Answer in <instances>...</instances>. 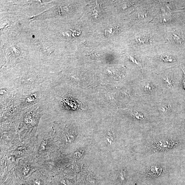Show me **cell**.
Here are the masks:
<instances>
[{"label":"cell","instance_id":"8","mask_svg":"<svg viewBox=\"0 0 185 185\" xmlns=\"http://www.w3.org/2000/svg\"><path fill=\"white\" fill-rule=\"evenodd\" d=\"M145 90L146 91L151 92L152 90H153V88L151 87L150 84H148L145 86Z\"/></svg>","mask_w":185,"mask_h":185},{"label":"cell","instance_id":"2","mask_svg":"<svg viewBox=\"0 0 185 185\" xmlns=\"http://www.w3.org/2000/svg\"><path fill=\"white\" fill-rule=\"evenodd\" d=\"M151 171L153 173L156 175L161 173L162 169L161 167H159V166H155L151 168Z\"/></svg>","mask_w":185,"mask_h":185},{"label":"cell","instance_id":"1","mask_svg":"<svg viewBox=\"0 0 185 185\" xmlns=\"http://www.w3.org/2000/svg\"><path fill=\"white\" fill-rule=\"evenodd\" d=\"M162 60L165 62H173L176 61L175 58L166 55H162L161 56Z\"/></svg>","mask_w":185,"mask_h":185},{"label":"cell","instance_id":"7","mask_svg":"<svg viewBox=\"0 0 185 185\" xmlns=\"http://www.w3.org/2000/svg\"><path fill=\"white\" fill-rule=\"evenodd\" d=\"M48 141L47 140H44L41 144L40 149L41 150L45 149L48 144Z\"/></svg>","mask_w":185,"mask_h":185},{"label":"cell","instance_id":"10","mask_svg":"<svg viewBox=\"0 0 185 185\" xmlns=\"http://www.w3.org/2000/svg\"><path fill=\"white\" fill-rule=\"evenodd\" d=\"M34 182H35V184L37 185H41V181L38 179H36L35 180Z\"/></svg>","mask_w":185,"mask_h":185},{"label":"cell","instance_id":"9","mask_svg":"<svg viewBox=\"0 0 185 185\" xmlns=\"http://www.w3.org/2000/svg\"><path fill=\"white\" fill-rule=\"evenodd\" d=\"M183 73H184V75H183V79L182 81L181 84L183 86V88L185 89V71H184V70H183Z\"/></svg>","mask_w":185,"mask_h":185},{"label":"cell","instance_id":"5","mask_svg":"<svg viewBox=\"0 0 185 185\" xmlns=\"http://www.w3.org/2000/svg\"><path fill=\"white\" fill-rule=\"evenodd\" d=\"M30 170V166L29 164H26L24 167L23 170V174L24 175H26L29 173Z\"/></svg>","mask_w":185,"mask_h":185},{"label":"cell","instance_id":"3","mask_svg":"<svg viewBox=\"0 0 185 185\" xmlns=\"http://www.w3.org/2000/svg\"><path fill=\"white\" fill-rule=\"evenodd\" d=\"M173 38L177 43L180 44L182 42V36L179 34H173Z\"/></svg>","mask_w":185,"mask_h":185},{"label":"cell","instance_id":"6","mask_svg":"<svg viewBox=\"0 0 185 185\" xmlns=\"http://www.w3.org/2000/svg\"><path fill=\"white\" fill-rule=\"evenodd\" d=\"M165 82L166 83L167 85L170 87H172L173 84V82L170 79L168 78H164Z\"/></svg>","mask_w":185,"mask_h":185},{"label":"cell","instance_id":"4","mask_svg":"<svg viewBox=\"0 0 185 185\" xmlns=\"http://www.w3.org/2000/svg\"><path fill=\"white\" fill-rule=\"evenodd\" d=\"M133 115L136 119H138V120H142V119H144V117L143 114L141 113H139V112H137V113H134Z\"/></svg>","mask_w":185,"mask_h":185}]
</instances>
